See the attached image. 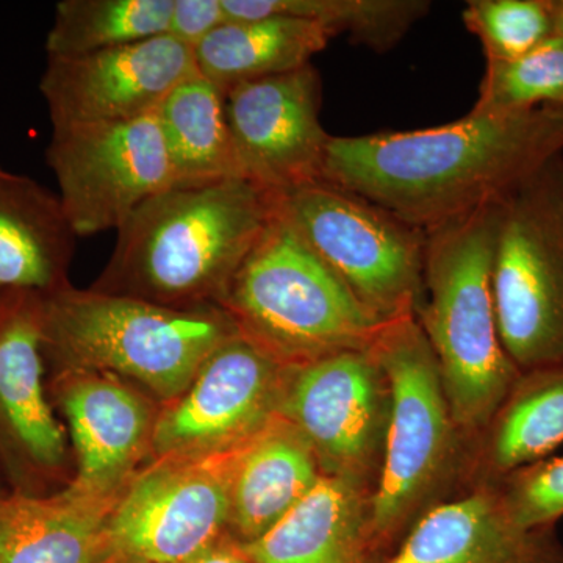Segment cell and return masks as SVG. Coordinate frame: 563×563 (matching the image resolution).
<instances>
[{"label":"cell","mask_w":563,"mask_h":563,"mask_svg":"<svg viewBox=\"0 0 563 563\" xmlns=\"http://www.w3.org/2000/svg\"><path fill=\"white\" fill-rule=\"evenodd\" d=\"M563 154V107L476 114L440 128L331 136L322 181L421 231L503 198Z\"/></svg>","instance_id":"6da1fadb"},{"label":"cell","mask_w":563,"mask_h":563,"mask_svg":"<svg viewBox=\"0 0 563 563\" xmlns=\"http://www.w3.org/2000/svg\"><path fill=\"white\" fill-rule=\"evenodd\" d=\"M274 211L276 195L246 179L166 188L118 229L95 291L176 309L221 303Z\"/></svg>","instance_id":"7a4b0ae2"},{"label":"cell","mask_w":563,"mask_h":563,"mask_svg":"<svg viewBox=\"0 0 563 563\" xmlns=\"http://www.w3.org/2000/svg\"><path fill=\"white\" fill-rule=\"evenodd\" d=\"M501 198L424 231L415 318L431 344L457 428L483 431L521 372L499 336L492 274Z\"/></svg>","instance_id":"3957f363"},{"label":"cell","mask_w":563,"mask_h":563,"mask_svg":"<svg viewBox=\"0 0 563 563\" xmlns=\"http://www.w3.org/2000/svg\"><path fill=\"white\" fill-rule=\"evenodd\" d=\"M239 332L221 306L176 309L69 285L43 299L44 351L66 368L129 377L169 402L187 390L211 352Z\"/></svg>","instance_id":"277c9868"},{"label":"cell","mask_w":563,"mask_h":563,"mask_svg":"<svg viewBox=\"0 0 563 563\" xmlns=\"http://www.w3.org/2000/svg\"><path fill=\"white\" fill-rule=\"evenodd\" d=\"M220 306L244 336L284 365L369 351L390 322L369 310L277 210Z\"/></svg>","instance_id":"5b68a950"},{"label":"cell","mask_w":563,"mask_h":563,"mask_svg":"<svg viewBox=\"0 0 563 563\" xmlns=\"http://www.w3.org/2000/svg\"><path fill=\"white\" fill-rule=\"evenodd\" d=\"M372 352L390 391L387 435L369 503L372 542L401 531L450 476L457 431L442 374L415 314L385 325Z\"/></svg>","instance_id":"8992f818"},{"label":"cell","mask_w":563,"mask_h":563,"mask_svg":"<svg viewBox=\"0 0 563 563\" xmlns=\"http://www.w3.org/2000/svg\"><path fill=\"white\" fill-rule=\"evenodd\" d=\"M492 287L515 366L563 363V154L503 196Z\"/></svg>","instance_id":"52a82bcc"},{"label":"cell","mask_w":563,"mask_h":563,"mask_svg":"<svg viewBox=\"0 0 563 563\" xmlns=\"http://www.w3.org/2000/svg\"><path fill=\"white\" fill-rule=\"evenodd\" d=\"M276 210L374 313L417 312L424 231L325 181L276 195Z\"/></svg>","instance_id":"ba28073f"},{"label":"cell","mask_w":563,"mask_h":563,"mask_svg":"<svg viewBox=\"0 0 563 563\" xmlns=\"http://www.w3.org/2000/svg\"><path fill=\"white\" fill-rule=\"evenodd\" d=\"M247 443L220 453L158 459L133 477L110 514L113 555L185 563L228 536L233 481Z\"/></svg>","instance_id":"9c48e42d"},{"label":"cell","mask_w":563,"mask_h":563,"mask_svg":"<svg viewBox=\"0 0 563 563\" xmlns=\"http://www.w3.org/2000/svg\"><path fill=\"white\" fill-rule=\"evenodd\" d=\"M390 391L369 351H347L288 365L279 417L312 446L322 474L366 487L379 472Z\"/></svg>","instance_id":"30bf717a"},{"label":"cell","mask_w":563,"mask_h":563,"mask_svg":"<svg viewBox=\"0 0 563 563\" xmlns=\"http://www.w3.org/2000/svg\"><path fill=\"white\" fill-rule=\"evenodd\" d=\"M46 161L76 236L118 231L141 203L174 187L155 113L52 131Z\"/></svg>","instance_id":"8fae6325"},{"label":"cell","mask_w":563,"mask_h":563,"mask_svg":"<svg viewBox=\"0 0 563 563\" xmlns=\"http://www.w3.org/2000/svg\"><path fill=\"white\" fill-rule=\"evenodd\" d=\"M288 365L235 333L154 422L158 459L220 453L251 442L279 415Z\"/></svg>","instance_id":"7c38bea8"},{"label":"cell","mask_w":563,"mask_h":563,"mask_svg":"<svg viewBox=\"0 0 563 563\" xmlns=\"http://www.w3.org/2000/svg\"><path fill=\"white\" fill-rule=\"evenodd\" d=\"M321 77L312 65L225 92V117L243 179L272 195L322 181L332 135L321 125Z\"/></svg>","instance_id":"4fadbf2b"},{"label":"cell","mask_w":563,"mask_h":563,"mask_svg":"<svg viewBox=\"0 0 563 563\" xmlns=\"http://www.w3.org/2000/svg\"><path fill=\"white\" fill-rule=\"evenodd\" d=\"M196 69L195 51L162 35L77 57H47L40 91L52 131L139 120Z\"/></svg>","instance_id":"5bb4252c"},{"label":"cell","mask_w":563,"mask_h":563,"mask_svg":"<svg viewBox=\"0 0 563 563\" xmlns=\"http://www.w3.org/2000/svg\"><path fill=\"white\" fill-rule=\"evenodd\" d=\"M60 402L76 448L79 473L70 488L81 495L118 499L133 466L151 446V409L114 374L66 368Z\"/></svg>","instance_id":"9a60e30c"},{"label":"cell","mask_w":563,"mask_h":563,"mask_svg":"<svg viewBox=\"0 0 563 563\" xmlns=\"http://www.w3.org/2000/svg\"><path fill=\"white\" fill-rule=\"evenodd\" d=\"M43 299L9 291L0 302V432L33 468L54 470L66 448L44 391Z\"/></svg>","instance_id":"2e32d148"},{"label":"cell","mask_w":563,"mask_h":563,"mask_svg":"<svg viewBox=\"0 0 563 563\" xmlns=\"http://www.w3.org/2000/svg\"><path fill=\"white\" fill-rule=\"evenodd\" d=\"M387 563H563V548L551 528L515 523L498 488L483 487L422 514Z\"/></svg>","instance_id":"e0dca14e"},{"label":"cell","mask_w":563,"mask_h":563,"mask_svg":"<svg viewBox=\"0 0 563 563\" xmlns=\"http://www.w3.org/2000/svg\"><path fill=\"white\" fill-rule=\"evenodd\" d=\"M118 499L66 488L54 496H0V563H107Z\"/></svg>","instance_id":"ac0fdd59"},{"label":"cell","mask_w":563,"mask_h":563,"mask_svg":"<svg viewBox=\"0 0 563 563\" xmlns=\"http://www.w3.org/2000/svg\"><path fill=\"white\" fill-rule=\"evenodd\" d=\"M76 239L57 195L0 166V292L68 287Z\"/></svg>","instance_id":"d6986e66"},{"label":"cell","mask_w":563,"mask_h":563,"mask_svg":"<svg viewBox=\"0 0 563 563\" xmlns=\"http://www.w3.org/2000/svg\"><path fill=\"white\" fill-rule=\"evenodd\" d=\"M369 503L363 485L321 474L279 523L242 548L252 563H363Z\"/></svg>","instance_id":"ffe728a7"},{"label":"cell","mask_w":563,"mask_h":563,"mask_svg":"<svg viewBox=\"0 0 563 563\" xmlns=\"http://www.w3.org/2000/svg\"><path fill=\"white\" fill-rule=\"evenodd\" d=\"M321 474L312 446L277 415L246 444L236 466L232 539L240 544L261 539L312 490Z\"/></svg>","instance_id":"44dd1931"},{"label":"cell","mask_w":563,"mask_h":563,"mask_svg":"<svg viewBox=\"0 0 563 563\" xmlns=\"http://www.w3.org/2000/svg\"><path fill=\"white\" fill-rule=\"evenodd\" d=\"M332 35L295 18L228 21L195 47L196 69L222 92L312 65Z\"/></svg>","instance_id":"7402d4cb"},{"label":"cell","mask_w":563,"mask_h":563,"mask_svg":"<svg viewBox=\"0 0 563 563\" xmlns=\"http://www.w3.org/2000/svg\"><path fill=\"white\" fill-rule=\"evenodd\" d=\"M155 117L174 187L243 179L225 117L224 92L201 74L173 88Z\"/></svg>","instance_id":"603a6c76"},{"label":"cell","mask_w":563,"mask_h":563,"mask_svg":"<svg viewBox=\"0 0 563 563\" xmlns=\"http://www.w3.org/2000/svg\"><path fill=\"white\" fill-rule=\"evenodd\" d=\"M485 463L506 477L563 444V363L521 373L487 426Z\"/></svg>","instance_id":"cb8c5ba5"},{"label":"cell","mask_w":563,"mask_h":563,"mask_svg":"<svg viewBox=\"0 0 563 563\" xmlns=\"http://www.w3.org/2000/svg\"><path fill=\"white\" fill-rule=\"evenodd\" d=\"M228 21L295 18L317 22L332 36L387 52L431 9L424 0H221Z\"/></svg>","instance_id":"d4e9b609"},{"label":"cell","mask_w":563,"mask_h":563,"mask_svg":"<svg viewBox=\"0 0 563 563\" xmlns=\"http://www.w3.org/2000/svg\"><path fill=\"white\" fill-rule=\"evenodd\" d=\"M174 0H62L47 32V57L117 49L168 33Z\"/></svg>","instance_id":"484cf974"},{"label":"cell","mask_w":563,"mask_h":563,"mask_svg":"<svg viewBox=\"0 0 563 563\" xmlns=\"http://www.w3.org/2000/svg\"><path fill=\"white\" fill-rule=\"evenodd\" d=\"M543 106L563 107V44L555 36L515 60L487 62L472 113L514 114Z\"/></svg>","instance_id":"4316f807"},{"label":"cell","mask_w":563,"mask_h":563,"mask_svg":"<svg viewBox=\"0 0 563 563\" xmlns=\"http://www.w3.org/2000/svg\"><path fill=\"white\" fill-rule=\"evenodd\" d=\"M463 22L487 62L515 60L553 38V0H472Z\"/></svg>","instance_id":"83f0119b"},{"label":"cell","mask_w":563,"mask_h":563,"mask_svg":"<svg viewBox=\"0 0 563 563\" xmlns=\"http://www.w3.org/2000/svg\"><path fill=\"white\" fill-rule=\"evenodd\" d=\"M510 518L525 529H550L563 517V455L503 477L498 488Z\"/></svg>","instance_id":"f1b7e54d"},{"label":"cell","mask_w":563,"mask_h":563,"mask_svg":"<svg viewBox=\"0 0 563 563\" xmlns=\"http://www.w3.org/2000/svg\"><path fill=\"white\" fill-rule=\"evenodd\" d=\"M225 22L221 0H174L166 35L195 51Z\"/></svg>","instance_id":"f546056e"},{"label":"cell","mask_w":563,"mask_h":563,"mask_svg":"<svg viewBox=\"0 0 563 563\" xmlns=\"http://www.w3.org/2000/svg\"><path fill=\"white\" fill-rule=\"evenodd\" d=\"M185 563H252L242 544L224 536Z\"/></svg>","instance_id":"4dcf8cb0"},{"label":"cell","mask_w":563,"mask_h":563,"mask_svg":"<svg viewBox=\"0 0 563 563\" xmlns=\"http://www.w3.org/2000/svg\"><path fill=\"white\" fill-rule=\"evenodd\" d=\"M554 36L563 44V0H553Z\"/></svg>","instance_id":"1f68e13d"},{"label":"cell","mask_w":563,"mask_h":563,"mask_svg":"<svg viewBox=\"0 0 563 563\" xmlns=\"http://www.w3.org/2000/svg\"><path fill=\"white\" fill-rule=\"evenodd\" d=\"M107 563H143V562L131 561V559L118 558V555H113V558H111L110 561Z\"/></svg>","instance_id":"d6a6232c"},{"label":"cell","mask_w":563,"mask_h":563,"mask_svg":"<svg viewBox=\"0 0 563 563\" xmlns=\"http://www.w3.org/2000/svg\"><path fill=\"white\" fill-rule=\"evenodd\" d=\"M3 292H0V302H2Z\"/></svg>","instance_id":"836d02e7"}]
</instances>
